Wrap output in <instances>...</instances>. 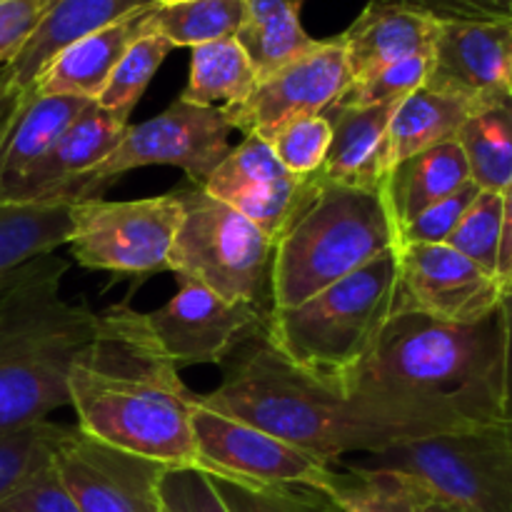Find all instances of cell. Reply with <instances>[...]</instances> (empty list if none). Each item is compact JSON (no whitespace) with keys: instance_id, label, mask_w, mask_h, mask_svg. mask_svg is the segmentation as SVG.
Masks as SVG:
<instances>
[{"instance_id":"obj_15","label":"cell","mask_w":512,"mask_h":512,"mask_svg":"<svg viewBox=\"0 0 512 512\" xmlns=\"http://www.w3.org/2000/svg\"><path fill=\"white\" fill-rule=\"evenodd\" d=\"M178 283L163 308L145 313L150 333L175 368L223 365L240 338L268 315V308L225 300L195 280Z\"/></svg>"},{"instance_id":"obj_8","label":"cell","mask_w":512,"mask_h":512,"mask_svg":"<svg viewBox=\"0 0 512 512\" xmlns=\"http://www.w3.org/2000/svg\"><path fill=\"white\" fill-rule=\"evenodd\" d=\"M183 220L168 255V270L195 280L225 300L270 308L273 240L248 218L185 180L175 188Z\"/></svg>"},{"instance_id":"obj_27","label":"cell","mask_w":512,"mask_h":512,"mask_svg":"<svg viewBox=\"0 0 512 512\" xmlns=\"http://www.w3.org/2000/svg\"><path fill=\"white\" fill-rule=\"evenodd\" d=\"M480 190L505 193L512 183V98L510 93L475 105L455 138Z\"/></svg>"},{"instance_id":"obj_43","label":"cell","mask_w":512,"mask_h":512,"mask_svg":"<svg viewBox=\"0 0 512 512\" xmlns=\"http://www.w3.org/2000/svg\"><path fill=\"white\" fill-rule=\"evenodd\" d=\"M500 290L510 293L512 290V183L503 193V238H500L498 270H495Z\"/></svg>"},{"instance_id":"obj_26","label":"cell","mask_w":512,"mask_h":512,"mask_svg":"<svg viewBox=\"0 0 512 512\" xmlns=\"http://www.w3.org/2000/svg\"><path fill=\"white\" fill-rule=\"evenodd\" d=\"M70 238V203L0 205V288L30 260L58 253Z\"/></svg>"},{"instance_id":"obj_45","label":"cell","mask_w":512,"mask_h":512,"mask_svg":"<svg viewBox=\"0 0 512 512\" xmlns=\"http://www.w3.org/2000/svg\"><path fill=\"white\" fill-rule=\"evenodd\" d=\"M245 23H260L280 15H300L305 0H243Z\"/></svg>"},{"instance_id":"obj_9","label":"cell","mask_w":512,"mask_h":512,"mask_svg":"<svg viewBox=\"0 0 512 512\" xmlns=\"http://www.w3.org/2000/svg\"><path fill=\"white\" fill-rule=\"evenodd\" d=\"M228 118L220 108H203L178 98L155 118L128 125L113 153L65 185L58 203H80L100 198L103 190L120 175L148 165H170L185 173V180L203 185L208 175L230 153Z\"/></svg>"},{"instance_id":"obj_39","label":"cell","mask_w":512,"mask_h":512,"mask_svg":"<svg viewBox=\"0 0 512 512\" xmlns=\"http://www.w3.org/2000/svg\"><path fill=\"white\" fill-rule=\"evenodd\" d=\"M165 512H228L208 475L198 468H168L160 483Z\"/></svg>"},{"instance_id":"obj_47","label":"cell","mask_w":512,"mask_h":512,"mask_svg":"<svg viewBox=\"0 0 512 512\" xmlns=\"http://www.w3.org/2000/svg\"><path fill=\"white\" fill-rule=\"evenodd\" d=\"M420 512H463L460 508H455V505L445 503V500H438L430 495L428 500L423 503V508H420Z\"/></svg>"},{"instance_id":"obj_16","label":"cell","mask_w":512,"mask_h":512,"mask_svg":"<svg viewBox=\"0 0 512 512\" xmlns=\"http://www.w3.org/2000/svg\"><path fill=\"white\" fill-rule=\"evenodd\" d=\"M313 183L315 175L300 178L290 173L273 153L268 140L245 135L208 175L203 188L258 225L275 243L295 210L308 198Z\"/></svg>"},{"instance_id":"obj_12","label":"cell","mask_w":512,"mask_h":512,"mask_svg":"<svg viewBox=\"0 0 512 512\" xmlns=\"http://www.w3.org/2000/svg\"><path fill=\"white\" fill-rule=\"evenodd\" d=\"M348 58L340 35L315 43L308 53L258 80L240 105L220 108L230 128L270 140L283 125L308 115H323L350 88Z\"/></svg>"},{"instance_id":"obj_49","label":"cell","mask_w":512,"mask_h":512,"mask_svg":"<svg viewBox=\"0 0 512 512\" xmlns=\"http://www.w3.org/2000/svg\"><path fill=\"white\" fill-rule=\"evenodd\" d=\"M508 93H510V98H512V65H510V78H508Z\"/></svg>"},{"instance_id":"obj_1","label":"cell","mask_w":512,"mask_h":512,"mask_svg":"<svg viewBox=\"0 0 512 512\" xmlns=\"http://www.w3.org/2000/svg\"><path fill=\"white\" fill-rule=\"evenodd\" d=\"M263 320L220 365L223 383L200 395L208 408L258 425L333 465L345 455L380 453L410 440L470 428L443 400L373 390L343 393L308 378L275 353Z\"/></svg>"},{"instance_id":"obj_21","label":"cell","mask_w":512,"mask_h":512,"mask_svg":"<svg viewBox=\"0 0 512 512\" xmlns=\"http://www.w3.org/2000/svg\"><path fill=\"white\" fill-rule=\"evenodd\" d=\"M90 105V100L73 95L28 93L20 98L18 113L0 143V205L18 203L25 178Z\"/></svg>"},{"instance_id":"obj_37","label":"cell","mask_w":512,"mask_h":512,"mask_svg":"<svg viewBox=\"0 0 512 512\" xmlns=\"http://www.w3.org/2000/svg\"><path fill=\"white\" fill-rule=\"evenodd\" d=\"M268 143L290 173L310 178V175L320 173L325 158H328L330 123L325 115L298 118L283 125Z\"/></svg>"},{"instance_id":"obj_14","label":"cell","mask_w":512,"mask_h":512,"mask_svg":"<svg viewBox=\"0 0 512 512\" xmlns=\"http://www.w3.org/2000/svg\"><path fill=\"white\" fill-rule=\"evenodd\" d=\"M495 275L450 245L403 243L393 313H423L445 323H478L500 308Z\"/></svg>"},{"instance_id":"obj_7","label":"cell","mask_w":512,"mask_h":512,"mask_svg":"<svg viewBox=\"0 0 512 512\" xmlns=\"http://www.w3.org/2000/svg\"><path fill=\"white\" fill-rule=\"evenodd\" d=\"M335 465L408 475L433 498L463 512H512V418L428 435Z\"/></svg>"},{"instance_id":"obj_23","label":"cell","mask_w":512,"mask_h":512,"mask_svg":"<svg viewBox=\"0 0 512 512\" xmlns=\"http://www.w3.org/2000/svg\"><path fill=\"white\" fill-rule=\"evenodd\" d=\"M148 15L150 8H145L98 30V33L75 40L73 45L60 50L50 60V65L40 73L30 93L73 95V98L95 103L125 50L140 35H148Z\"/></svg>"},{"instance_id":"obj_41","label":"cell","mask_w":512,"mask_h":512,"mask_svg":"<svg viewBox=\"0 0 512 512\" xmlns=\"http://www.w3.org/2000/svg\"><path fill=\"white\" fill-rule=\"evenodd\" d=\"M0 512H80V508L70 498L55 465L50 463L35 478H30L23 488L8 495L0 503Z\"/></svg>"},{"instance_id":"obj_25","label":"cell","mask_w":512,"mask_h":512,"mask_svg":"<svg viewBox=\"0 0 512 512\" xmlns=\"http://www.w3.org/2000/svg\"><path fill=\"white\" fill-rule=\"evenodd\" d=\"M475 105L455 95L420 88L393 110L388 125V173L393 165L458 138Z\"/></svg>"},{"instance_id":"obj_42","label":"cell","mask_w":512,"mask_h":512,"mask_svg":"<svg viewBox=\"0 0 512 512\" xmlns=\"http://www.w3.org/2000/svg\"><path fill=\"white\" fill-rule=\"evenodd\" d=\"M420 10L440 23H508L512 20V0H395Z\"/></svg>"},{"instance_id":"obj_18","label":"cell","mask_w":512,"mask_h":512,"mask_svg":"<svg viewBox=\"0 0 512 512\" xmlns=\"http://www.w3.org/2000/svg\"><path fill=\"white\" fill-rule=\"evenodd\" d=\"M440 20L395 0H370L348 25L343 40L353 83L413 55H433Z\"/></svg>"},{"instance_id":"obj_50","label":"cell","mask_w":512,"mask_h":512,"mask_svg":"<svg viewBox=\"0 0 512 512\" xmlns=\"http://www.w3.org/2000/svg\"><path fill=\"white\" fill-rule=\"evenodd\" d=\"M335 508H338V505H335Z\"/></svg>"},{"instance_id":"obj_20","label":"cell","mask_w":512,"mask_h":512,"mask_svg":"<svg viewBox=\"0 0 512 512\" xmlns=\"http://www.w3.org/2000/svg\"><path fill=\"white\" fill-rule=\"evenodd\" d=\"M128 118L90 105L65 128L50 153L25 178L18 203H58L65 185L103 163L128 128ZM15 203V205H18Z\"/></svg>"},{"instance_id":"obj_30","label":"cell","mask_w":512,"mask_h":512,"mask_svg":"<svg viewBox=\"0 0 512 512\" xmlns=\"http://www.w3.org/2000/svg\"><path fill=\"white\" fill-rule=\"evenodd\" d=\"M328 498L340 512H420L430 493L408 475L343 468Z\"/></svg>"},{"instance_id":"obj_3","label":"cell","mask_w":512,"mask_h":512,"mask_svg":"<svg viewBox=\"0 0 512 512\" xmlns=\"http://www.w3.org/2000/svg\"><path fill=\"white\" fill-rule=\"evenodd\" d=\"M70 260H30L0 288V433L70 408V373L98 330V313L60 295Z\"/></svg>"},{"instance_id":"obj_38","label":"cell","mask_w":512,"mask_h":512,"mask_svg":"<svg viewBox=\"0 0 512 512\" xmlns=\"http://www.w3.org/2000/svg\"><path fill=\"white\" fill-rule=\"evenodd\" d=\"M480 188L470 180L468 185L458 190V193L448 195V198L438 200L435 205L425 208L423 213L415 215L410 223L403 225L400 230V245L403 243H423V245H445L455 228L460 225L463 215L478 198Z\"/></svg>"},{"instance_id":"obj_6","label":"cell","mask_w":512,"mask_h":512,"mask_svg":"<svg viewBox=\"0 0 512 512\" xmlns=\"http://www.w3.org/2000/svg\"><path fill=\"white\" fill-rule=\"evenodd\" d=\"M398 295V250L355 270L313 298L268 310V343L295 370L328 388L353 393Z\"/></svg>"},{"instance_id":"obj_13","label":"cell","mask_w":512,"mask_h":512,"mask_svg":"<svg viewBox=\"0 0 512 512\" xmlns=\"http://www.w3.org/2000/svg\"><path fill=\"white\" fill-rule=\"evenodd\" d=\"M53 465L80 512H165V465L113 448L70 425Z\"/></svg>"},{"instance_id":"obj_28","label":"cell","mask_w":512,"mask_h":512,"mask_svg":"<svg viewBox=\"0 0 512 512\" xmlns=\"http://www.w3.org/2000/svg\"><path fill=\"white\" fill-rule=\"evenodd\" d=\"M258 85V70L238 38L205 43L190 53V73L180 98L203 108L240 105Z\"/></svg>"},{"instance_id":"obj_34","label":"cell","mask_w":512,"mask_h":512,"mask_svg":"<svg viewBox=\"0 0 512 512\" xmlns=\"http://www.w3.org/2000/svg\"><path fill=\"white\" fill-rule=\"evenodd\" d=\"M235 38L253 60L258 80L288 65L290 60L300 58L318 43L303 28L300 15H280V18H268L260 23H243Z\"/></svg>"},{"instance_id":"obj_29","label":"cell","mask_w":512,"mask_h":512,"mask_svg":"<svg viewBox=\"0 0 512 512\" xmlns=\"http://www.w3.org/2000/svg\"><path fill=\"white\" fill-rule=\"evenodd\" d=\"M245 23L243 0H185L153 5L148 33L160 35L173 48H198L215 40L233 38Z\"/></svg>"},{"instance_id":"obj_36","label":"cell","mask_w":512,"mask_h":512,"mask_svg":"<svg viewBox=\"0 0 512 512\" xmlns=\"http://www.w3.org/2000/svg\"><path fill=\"white\" fill-rule=\"evenodd\" d=\"M430 58L433 55H413V58L398 60L385 68L375 70L368 78L350 83L343 98L338 103L343 105H360V108H370V105H398L415 90H420L428 80Z\"/></svg>"},{"instance_id":"obj_46","label":"cell","mask_w":512,"mask_h":512,"mask_svg":"<svg viewBox=\"0 0 512 512\" xmlns=\"http://www.w3.org/2000/svg\"><path fill=\"white\" fill-rule=\"evenodd\" d=\"M20 98H23V95L10 85L5 65H0V143H3L5 135H8L10 123H13L15 113H18Z\"/></svg>"},{"instance_id":"obj_2","label":"cell","mask_w":512,"mask_h":512,"mask_svg":"<svg viewBox=\"0 0 512 512\" xmlns=\"http://www.w3.org/2000/svg\"><path fill=\"white\" fill-rule=\"evenodd\" d=\"M193 390L160 350L145 313L128 303L98 313V330L70 373L75 428L165 468H198Z\"/></svg>"},{"instance_id":"obj_24","label":"cell","mask_w":512,"mask_h":512,"mask_svg":"<svg viewBox=\"0 0 512 512\" xmlns=\"http://www.w3.org/2000/svg\"><path fill=\"white\" fill-rule=\"evenodd\" d=\"M470 168L458 140H448L393 165L385 178V200L398 230L438 200L470 183Z\"/></svg>"},{"instance_id":"obj_44","label":"cell","mask_w":512,"mask_h":512,"mask_svg":"<svg viewBox=\"0 0 512 512\" xmlns=\"http://www.w3.org/2000/svg\"><path fill=\"white\" fill-rule=\"evenodd\" d=\"M500 315H503V390H505V413L512 418V290L500 300Z\"/></svg>"},{"instance_id":"obj_35","label":"cell","mask_w":512,"mask_h":512,"mask_svg":"<svg viewBox=\"0 0 512 512\" xmlns=\"http://www.w3.org/2000/svg\"><path fill=\"white\" fill-rule=\"evenodd\" d=\"M500 238H503V193L480 190L445 245L473 260L485 273L498 270Z\"/></svg>"},{"instance_id":"obj_48","label":"cell","mask_w":512,"mask_h":512,"mask_svg":"<svg viewBox=\"0 0 512 512\" xmlns=\"http://www.w3.org/2000/svg\"><path fill=\"white\" fill-rule=\"evenodd\" d=\"M173 3H185V0H155V5H173Z\"/></svg>"},{"instance_id":"obj_22","label":"cell","mask_w":512,"mask_h":512,"mask_svg":"<svg viewBox=\"0 0 512 512\" xmlns=\"http://www.w3.org/2000/svg\"><path fill=\"white\" fill-rule=\"evenodd\" d=\"M153 5L155 0H55L23 53L5 65L10 85L20 95H28L60 50Z\"/></svg>"},{"instance_id":"obj_11","label":"cell","mask_w":512,"mask_h":512,"mask_svg":"<svg viewBox=\"0 0 512 512\" xmlns=\"http://www.w3.org/2000/svg\"><path fill=\"white\" fill-rule=\"evenodd\" d=\"M190 423L198 470L203 473L235 475L265 485H298L325 495L338 478V465L325 463L258 425L208 408L200 395H195Z\"/></svg>"},{"instance_id":"obj_10","label":"cell","mask_w":512,"mask_h":512,"mask_svg":"<svg viewBox=\"0 0 512 512\" xmlns=\"http://www.w3.org/2000/svg\"><path fill=\"white\" fill-rule=\"evenodd\" d=\"M180 220L183 205L175 190L153 198L70 203V258L115 275L163 273Z\"/></svg>"},{"instance_id":"obj_17","label":"cell","mask_w":512,"mask_h":512,"mask_svg":"<svg viewBox=\"0 0 512 512\" xmlns=\"http://www.w3.org/2000/svg\"><path fill=\"white\" fill-rule=\"evenodd\" d=\"M512 20L508 23H440L425 88L480 105L508 93Z\"/></svg>"},{"instance_id":"obj_5","label":"cell","mask_w":512,"mask_h":512,"mask_svg":"<svg viewBox=\"0 0 512 512\" xmlns=\"http://www.w3.org/2000/svg\"><path fill=\"white\" fill-rule=\"evenodd\" d=\"M398 248L385 188H350L315 175L313 190L273 243L268 310L293 308Z\"/></svg>"},{"instance_id":"obj_33","label":"cell","mask_w":512,"mask_h":512,"mask_svg":"<svg viewBox=\"0 0 512 512\" xmlns=\"http://www.w3.org/2000/svg\"><path fill=\"white\" fill-rule=\"evenodd\" d=\"M170 50H173V45L165 38H160V35H140L125 50L123 58L118 60V65L110 73L108 83L100 90L95 105L110 110V113L123 115V118H130V113L135 110L138 100L143 98L150 80L155 78V73H158L163 60L170 55Z\"/></svg>"},{"instance_id":"obj_19","label":"cell","mask_w":512,"mask_h":512,"mask_svg":"<svg viewBox=\"0 0 512 512\" xmlns=\"http://www.w3.org/2000/svg\"><path fill=\"white\" fill-rule=\"evenodd\" d=\"M395 105L335 103L323 113L330 123V148L318 178L350 188L383 190L388 178V125Z\"/></svg>"},{"instance_id":"obj_32","label":"cell","mask_w":512,"mask_h":512,"mask_svg":"<svg viewBox=\"0 0 512 512\" xmlns=\"http://www.w3.org/2000/svg\"><path fill=\"white\" fill-rule=\"evenodd\" d=\"M228 512H340L325 493L298 485H265L223 473H205Z\"/></svg>"},{"instance_id":"obj_4","label":"cell","mask_w":512,"mask_h":512,"mask_svg":"<svg viewBox=\"0 0 512 512\" xmlns=\"http://www.w3.org/2000/svg\"><path fill=\"white\" fill-rule=\"evenodd\" d=\"M353 390L443 400L470 425L508 418L500 308L465 325L423 313H393Z\"/></svg>"},{"instance_id":"obj_40","label":"cell","mask_w":512,"mask_h":512,"mask_svg":"<svg viewBox=\"0 0 512 512\" xmlns=\"http://www.w3.org/2000/svg\"><path fill=\"white\" fill-rule=\"evenodd\" d=\"M53 3L55 0H0V65H10L23 53Z\"/></svg>"},{"instance_id":"obj_31","label":"cell","mask_w":512,"mask_h":512,"mask_svg":"<svg viewBox=\"0 0 512 512\" xmlns=\"http://www.w3.org/2000/svg\"><path fill=\"white\" fill-rule=\"evenodd\" d=\"M70 425L53 420L0 433V503L53 463V453Z\"/></svg>"}]
</instances>
